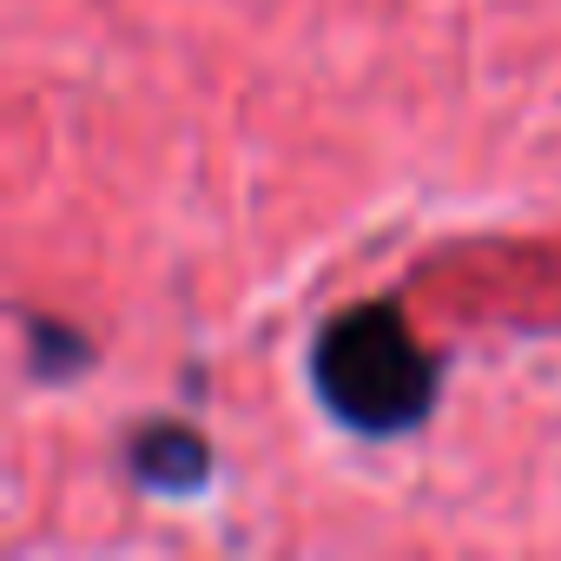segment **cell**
<instances>
[{"label":"cell","mask_w":561,"mask_h":561,"mask_svg":"<svg viewBox=\"0 0 561 561\" xmlns=\"http://www.w3.org/2000/svg\"><path fill=\"white\" fill-rule=\"evenodd\" d=\"M126 462H133L139 489H152V495H198V489L211 482V449H205V436L185 430V423H146V430L133 436Z\"/></svg>","instance_id":"7a4b0ae2"},{"label":"cell","mask_w":561,"mask_h":561,"mask_svg":"<svg viewBox=\"0 0 561 561\" xmlns=\"http://www.w3.org/2000/svg\"><path fill=\"white\" fill-rule=\"evenodd\" d=\"M318 403L357 436H410L436 410L443 364L423 351L410 318L383 298L337 311L311 351Z\"/></svg>","instance_id":"6da1fadb"}]
</instances>
